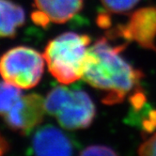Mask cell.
Instances as JSON below:
<instances>
[{"instance_id":"obj_1","label":"cell","mask_w":156,"mask_h":156,"mask_svg":"<svg viewBox=\"0 0 156 156\" xmlns=\"http://www.w3.org/2000/svg\"><path fill=\"white\" fill-rule=\"evenodd\" d=\"M126 43L113 44L109 38H100L88 50L83 79L105 93L102 102L119 104L127 95L138 90L143 73L123 57Z\"/></svg>"},{"instance_id":"obj_2","label":"cell","mask_w":156,"mask_h":156,"mask_svg":"<svg viewBox=\"0 0 156 156\" xmlns=\"http://www.w3.org/2000/svg\"><path fill=\"white\" fill-rule=\"evenodd\" d=\"M90 41L87 35L65 32L47 43L43 58L59 83L69 85L83 78Z\"/></svg>"},{"instance_id":"obj_3","label":"cell","mask_w":156,"mask_h":156,"mask_svg":"<svg viewBox=\"0 0 156 156\" xmlns=\"http://www.w3.org/2000/svg\"><path fill=\"white\" fill-rule=\"evenodd\" d=\"M46 113L58 119L67 130L90 127L96 116V107L91 98L81 90L65 86L53 87L45 98Z\"/></svg>"},{"instance_id":"obj_4","label":"cell","mask_w":156,"mask_h":156,"mask_svg":"<svg viewBox=\"0 0 156 156\" xmlns=\"http://www.w3.org/2000/svg\"><path fill=\"white\" fill-rule=\"evenodd\" d=\"M44 61L43 55L35 49L27 46L13 47L0 58V74L7 83L28 90L41 81Z\"/></svg>"},{"instance_id":"obj_5","label":"cell","mask_w":156,"mask_h":156,"mask_svg":"<svg viewBox=\"0 0 156 156\" xmlns=\"http://www.w3.org/2000/svg\"><path fill=\"white\" fill-rule=\"evenodd\" d=\"M107 35L110 40L136 42L143 49L156 53V6L136 9L131 13L126 23L116 26Z\"/></svg>"},{"instance_id":"obj_6","label":"cell","mask_w":156,"mask_h":156,"mask_svg":"<svg viewBox=\"0 0 156 156\" xmlns=\"http://www.w3.org/2000/svg\"><path fill=\"white\" fill-rule=\"evenodd\" d=\"M45 113V99L37 93H30L22 95L3 118L10 129L28 135L41 123Z\"/></svg>"},{"instance_id":"obj_7","label":"cell","mask_w":156,"mask_h":156,"mask_svg":"<svg viewBox=\"0 0 156 156\" xmlns=\"http://www.w3.org/2000/svg\"><path fill=\"white\" fill-rule=\"evenodd\" d=\"M84 0H34L31 19L40 27L63 24L73 18L83 8Z\"/></svg>"},{"instance_id":"obj_8","label":"cell","mask_w":156,"mask_h":156,"mask_svg":"<svg viewBox=\"0 0 156 156\" xmlns=\"http://www.w3.org/2000/svg\"><path fill=\"white\" fill-rule=\"evenodd\" d=\"M34 156H73L71 139L61 130L53 125L39 128L32 138Z\"/></svg>"},{"instance_id":"obj_9","label":"cell","mask_w":156,"mask_h":156,"mask_svg":"<svg viewBox=\"0 0 156 156\" xmlns=\"http://www.w3.org/2000/svg\"><path fill=\"white\" fill-rule=\"evenodd\" d=\"M25 21V10L21 6L10 0H0V38L14 37Z\"/></svg>"},{"instance_id":"obj_10","label":"cell","mask_w":156,"mask_h":156,"mask_svg":"<svg viewBox=\"0 0 156 156\" xmlns=\"http://www.w3.org/2000/svg\"><path fill=\"white\" fill-rule=\"evenodd\" d=\"M23 95L21 88L0 81V116L4 117Z\"/></svg>"},{"instance_id":"obj_11","label":"cell","mask_w":156,"mask_h":156,"mask_svg":"<svg viewBox=\"0 0 156 156\" xmlns=\"http://www.w3.org/2000/svg\"><path fill=\"white\" fill-rule=\"evenodd\" d=\"M107 12L124 14L130 12L140 0H100Z\"/></svg>"},{"instance_id":"obj_12","label":"cell","mask_w":156,"mask_h":156,"mask_svg":"<svg viewBox=\"0 0 156 156\" xmlns=\"http://www.w3.org/2000/svg\"><path fill=\"white\" fill-rule=\"evenodd\" d=\"M80 156H119L112 149L102 145H93L86 148Z\"/></svg>"},{"instance_id":"obj_13","label":"cell","mask_w":156,"mask_h":156,"mask_svg":"<svg viewBox=\"0 0 156 156\" xmlns=\"http://www.w3.org/2000/svg\"><path fill=\"white\" fill-rule=\"evenodd\" d=\"M138 156H156V133L141 144Z\"/></svg>"},{"instance_id":"obj_14","label":"cell","mask_w":156,"mask_h":156,"mask_svg":"<svg viewBox=\"0 0 156 156\" xmlns=\"http://www.w3.org/2000/svg\"><path fill=\"white\" fill-rule=\"evenodd\" d=\"M8 149H9V145L5 140V138L1 136V133H0V156H4Z\"/></svg>"}]
</instances>
